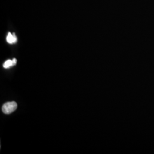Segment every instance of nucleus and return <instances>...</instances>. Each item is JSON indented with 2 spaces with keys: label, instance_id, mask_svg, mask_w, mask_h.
<instances>
[{
  "label": "nucleus",
  "instance_id": "f257e3e1",
  "mask_svg": "<svg viewBox=\"0 0 154 154\" xmlns=\"http://www.w3.org/2000/svg\"><path fill=\"white\" fill-rule=\"evenodd\" d=\"M17 104L16 102H6L2 107V111L5 114H10L16 110Z\"/></svg>",
  "mask_w": 154,
  "mask_h": 154
},
{
  "label": "nucleus",
  "instance_id": "f03ea898",
  "mask_svg": "<svg viewBox=\"0 0 154 154\" xmlns=\"http://www.w3.org/2000/svg\"><path fill=\"white\" fill-rule=\"evenodd\" d=\"M6 41L9 44H11L16 43L17 41V38L15 34H11V33H8L6 37Z\"/></svg>",
  "mask_w": 154,
  "mask_h": 154
},
{
  "label": "nucleus",
  "instance_id": "7ed1b4c3",
  "mask_svg": "<svg viewBox=\"0 0 154 154\" xmlns=\"http://www.w3.org/2000/svg\"><path fill=\"white\" fill-rule=\"evenodd\" d=\"M17 63V60L16 58H14L13 60H7L5 61L3 65V67L5 69H8L9 67H11V66H14Z\"/></svg>",
  "mask_w": 154,
  "mask_h": 154
}]
</instances>
